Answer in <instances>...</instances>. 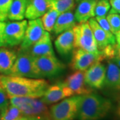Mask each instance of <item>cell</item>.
Returning <instances> with one entry per match:
<instances>
[{"label":"cell","instance_id":"cell-1","mask_svg":"<svg viewBox=\"0 0 120 120\" xmlns=\"http://www.w3.org/2000/svg\"><path fill=\"white\" fill-rule=\"evenodd\" d=\"M0 86L9 99L13 97L41 98L49 85L42 78L1 75Z\"/></svg>","mask_w":120,"mask_h":120},{"label":"cell","instance_id":"cell-2","mask_svg":"<svg viewBox=\"0 0 120 120\" xmlns=\"http://www.w3.org/2000/svg\"><path fill=\"white\" fill-rule=\"evenodd\" d=\"M112 101L100 95L90 93L81 95L77 118L79 120H101L109 114Z\"/></svg>","mask_w":120,"mask_h":120},{"label":"cell","instance_id":"cell-3","mask_svg":"<svg viewBox=\"0 0 120 120\" xmlns=\"http://www.w3.org/2000/svg\"><path fill=\"white\" fill-rule=\"evenodd\" d=\"M9 99V103L18 107L25 117L39 120H52L49 109L41 98L13 97Z\"/></svg>","mask_w":120,"mask_h":120},{"label":"cell","instance_id":"cell-4","mask_svg":"<svg viewBox=\"0 0 120 120\" xmlns=\"http://www.w3.org/2000/svg\"><path fill=\"white\" fill-rule=\"evenodd\" d=\"M81 95H73L64 99L51 106L49 113L52 120H74L77 117Z\"/></svg>","mask_w":120,"mask_h":120},{"label":"cell","instance_id":"cell-5","mask_svg":"<svg viewBox=\"0 0 120 120\" xmlns=\"http://www.w3.org/2000/svg\"><path fill=\"white\" fill-rule=\"evenodd\" d=\"M74 48L90 52H98V45L89 22L78 23L73 28Z\"/></svg>","mask_w":120,"mask_h":120},{"label":"cell","instance_id":"cell-6","mask_svg":"<svg viewBox=\"0 0 120 120\" xmlns=\"http://www.w3.org/2000/svg\"><path fill=\"white\" fill-rule=\"evenodd\" d=\"M34 62L38 78L55 77L65 69V65L55 55L36 57Z\"/></svg>","mask_w":120,"mask_h":120},{"label":"cell","instance_id":"cell-7","mask_svg":"<svg viewBox=\"0 0 120 120\" xmlns=\"http://www.w3.org/2000/svg\"><path fill=\"white\" fill-rule=\"evenodd\" d=\"M35 57L28 51H23L18 53L11 70V76L38 78L34 62Z\"/></svg>","mask_w":120,"mask_h":120},{"label":"cell","instance_id":"cell-8","mask_svg":"<svg viewBox=\"0 0 120 120\" xmlns=\"http://www.w3.org/2000/svg\"><path fill=\"white\" fill-rule=\"evenodd\" d=\"M104 59L101 51L90 52L82 49L75 48L71 63L73 71H86L97 62L102 61Z\"/></svg>","mask_w":120,"mask_h":120},{"label":"cell","instance_id":"cell-9","mask_svg":"<svg viewBox=\"0 0 120 120\" xmlns=\"http://www.w3.org/2000/svg\"><path fill=\"white\" fill-rule=\"evenodd\" d=\"M27 23L28 22L24 19L6 23L4 32L5 47H15L22 43Z\"/></svg>","mask_w":120,"mask_h":120},{"label":"cell","instance_id":"cell-10","mask_svg":"<svg viewBox=\"0 0 120 120\" xmlns=\"http://www.w3.org/2000/svg\"><path fill=\"white\" fill-rule=\"evenodd\" d=\"M45 32L41 18L31 19L28 22L26 32L22 43L19 52L28 51L33 45L38 41Z\"/></svg>","mask_w":120,"mask_h":120},{"label":"cell","instance_id":"cell-11","mask_svg":"<svg viewBox=\"0 0 120 120\" xmlns=\"http://www.w3.org/2000/svg\"><path fill=\"white\" fill-rule=\"evenodd\" d=\"M106 66L99 61L85 71L84 79L86 85L93 90H100L104 86Z\"/></svg>","mask_w":120,"mask_h":120},{"label":"cell","instance_id":"cell-12","mask_svg":"<svg viewBox=\"0 0 120 120\" xmlns=\"http://www.w3.org/2000/svg\"><path fill=\"white\" fill-rule=\"evenodd\" d=\"M73 95H75L73 91L65 86L64 82H59L49 86L41 99L47 105L56 103Z\"/></svg>","mask_w":120,"mask_h":120},{"label":"cell","instance_id":"cell-13","mask_svg":"<svg viewBox=\"0 0 120 120\" xmlns=\"http://www.w3.org/2000/svg\"><path fill=\"white\" fill-rule=\"evenodd\" d=\"M85 71H74L68 75L64 83L73 91L74 95H82L93 92V89L86 85L84 79Z\"/></svg>","mask_w":120,"mask_h":120},{"label":"cell","instance_id":"cell-14","mask_svg":"<svg viewBox=\"0 0 120 120\" xmlns=\"http://www.w3.org/2000/svg\"><path fill=\"white\" fill-rule=\"evenodd\" d=\"M52 0H28L25 17L31 20L40 18L52 8Z\"/></svg>","mask_w":120,"mask_h":120},{"label":"cell","instance_id":"cell-15","mask_svg":"<svg viewBox=\"0 0 120 120\" xmlns=\"http://www.w3.org/2000/svg\"><path fill=\"white\" fill-rule=\"evenodd\" d=\"M28 52L34 57L54 55L49 33L45 31L41 38L31 46Z\"/></svg>","mask_w":120,"mask_h":120},{"label":"cell","instance_id":"cell-16","mask_svg":"<svg viewBox=\"0 0 120 120\" xmlns=\"http://www.w3.org/2000/svg\"><path fill=\"white\" fill-rule=\"evenodd\" d=\"M90 27L93 31L95 39L96 41L99 51L103 49L108 45L116 44V38L109 37L107 33L101 27L94 17H91L88 20Z\"/></svg>","mask_w":120,"mask_h":120},{"label":"cell","instance_id":"cell-17","mask_svg":"<svg viewBox=\"0 0 120 120\" xmlns=\"http://www.w3.org/2000/svg\"><path fill=\"white\" fill-rule=\"evenodd\" d=\"M104 86L113 91H120V68L111 60L106 67Z\"/></svg>","mask_w":120,"mask_h":120},{"label":"cell","instance_id":"cell-18","mask_svg":"<svg viewBox=\"0 0 120 120\" xmlns=\"http://www.w3.org/2000/svg\"><path fill=\"white\" fill-rule=\"evenodd\" d=\"M57 52L62 56H67L74 48V34L73 29L68 30L58 35L55 41Z\"/></svg>","mask_w":120,"mask_h":120},{"label":"cell","instance_id":"cell-19","mask_svg":"<svg viewBox=\"0 0 120 120\" xmlns=\"http://www.w3.org/2000/svg\"><path fill=\"white\" fill-rule=\"evenodd\" d=\"M77 5L75 12V20L78 23L88 22L91 17H95V8L96 0H81Z\"/></svg>","mask_w":120,"mask_h":120},{"label":"cell","instance_id":"cell-20","mask_svg":"<svg viewBox=\"0 0 120 120\" xmlns=\"http://www.w3.org/2000/svg\"><path fill=\"white\" fill-rule=\"evenodd\" d=\"M76 25V20L72 11L61 13L57 17L53 32L56 35H59L65 31L73 29Z\"/></svg>","mask_w":120,"mask_h":120},{"label":"cell","instance_id":"cell-21","mask_svg":"<svg viewBox=\"0 0 120 120\" xmlns=\"http://www.w3.org/2000/svg\"><path fill=\"white\" fill-rule=\"evenodd\" d=\"M17 53L5 47H0V73L9 75L16 60Z\"/></svg>","mask_w":120,"mask_h":120},{"label":"cell","instance_id":"cell-22","mask_svg":"<svg viewBox=\"0 0 120 120\" xmlns=\"http://www.w3.org/2000/svg\"><path fill=\"white\" fill-rule=\"evenodd\" d=\"M28 0H13L9 9L8 19L11 21H21L25 17Z\"/></svg>","mask_w":120,"mask_h":120},{"label":"cell","instance_id":"cell-23","mask_svg":"<svg viewBox=\"0 0 120 120\" xmlns=\"http://www.w3.org/2000/svg\"><path fill=\"white\" fill-rule=\"evenodd\" d=\"M60 13L56 9L50 8L46 13L41 16V21L45 31L47 32H52L55 26L56 20Z\"/></svg>","mask_w":120,"mask_h":120},{"label":"cell","instance_id":"cell-24","mask_svg":"<svg viewBox=\"0 0 120 120\" xmlns=\"http://www.w3.org/2000/svg\"><path fill=\"white\" fill-rule=\"evenodd\" d=\"M23 116L21 110L18 107L9 104L8 107L1 113L0 120H19Z\"/></svg>","mask_w":120,"mask_h":120},{"label":"cell","instance_id":"cell-25","mask_svg":"<svg viewBox=\"0 0 120 120\" xmlns=\"http://www.w3.org/2000/svg\"><path fill=\"white\" fill-rule=\"evenodd\" d=\"M75 0H52V8L60 13L72 11L75 7Z\"/></svg>","mask_w":120,"mask_h":120},{"label":"cell","instance_id":"cell-26","mask_svg":"<svg viewBox=\"0 0 120 120\" xmlns=\"http://www.w3.org/2000/svg\"><path fill=\"white\" fill-rule=\"evenodd\" d=\"M110 9L109 0H98L95 8V16L106 17Z\"/></svg>","mask_w":120,"mask_h":120},{"label":"cell","instance_id":"cell-27","mask_svg":"<svg viewBox=\"0 0 120 120\" xmlns=\"http://www.w3.org/2000/svg\"><path fill=\"white\" fill-rule=\"evenodd\" d=\"M106 18L109 24L112 34L116 35L120 30V14L116 13H108Z\"/></svg>","mask_w":120,"mask_h":120},{"label":"cell","instance_id":"cell-28","mask_svg":"<svg viewBox=\"0 0 120 120\" xmlns=\"http://www.w3.org/2000/svg\"><path fill=\"white\" fill-rule=\"evenodd\" d=\"M13 0H0V22L7 20Z\"/></svg>","mask_w":120,"mask_h":120},{"label":"cell","instance_id":"cell-29","mask_svg":"<svg viewBox=\"0 0 120 120\" xmlns=\"http://www.w3.org/2000/svg\"><path fill=\"white\" fill-rule=\"evenodd\" d=\"M95 19L99 23V25L101 26V27L107 33V34L109 37H111L112 38H116L115 35L112 34L110 26H109V24L107 22L106 17H95Z\"/></svg>","mask_w":120,"mask_h":120},{"label":"cell","instance_id":"cell-30","mask_svg":"<svg viewBox=\"0 0 120 120\" xmlns=\"http://www.w3.org/2000/svg\"><path fill=\"white\" fill-rule=\"evenodd\" d=\"M9 105V99L5 91L0 86V113L3 112Z\"/></svg>","mask_w":120,"mask_h":120},{"label":"cell","instance_id":"cell-31","mask_svg":"<svg viewBox=\"0 0 120 120\" xmlns=\"http://www.w3.org/2000/svg\"><path fill=\"white\" fill-rule=\"evenodd\" d=\"M109 3L112 9H110L109 13L120 14V0H109Z\"/></svg>","mask_w":120,"mask_h":120},{"label":"cell","instance_id":"cell-32","mask_svg":"<svg viewBox=\"0 0 120 120\" xmlns=\"http://www.w3.org/2000/svg\"><path fill=\"white\" fill-rule=\"evenodd\" d=\"M6 23L5 22H0V47H5V27Z\"/></svg>","mask_w":120,"mask_h":120},{"label":"cell","instance_id":"cell-33","mask_svg":"<svg viewBox=\"0 0 120 120\" xmlns=\"http://www.w3.org/2000/svg\"><path fill=\"white\" fill-rule=\"evenodd\" d=\"M116 116H117V117L119 118L120 120V97L119 98V100L117 101V107H116Z\"/></svg>","mask_w":120,"mask_h":120},{"label":"cell","instance_id":"cell-34","mask_svg":"<svg viewBox=\"0 0 120 120\" xmlns=\"http://www.w3.org/2000/svg\"><path fill=\"white\" fill-rule=\"evenodd\" d=\"M115 37H116V44L120 47V30L115 35Z\"/></svg>","mask_w":120,"mask_h":120},{"label":"cell","instance_id":"cell-35","mask_svg":"<svg viewBox=\"0 0 120 120\" xmlns=\"http://www.w3.org/2000/svg\"><path fill=\"white\" fill-rule=\"evenodd\" d=\"M111 61H112L113 62H114L119 68H120V57H115Z\"/></svg>","mask_w":120,"mask_h":120},{"label":"cell","instance_id":"cell-36","mask_svg":"<svg viewBox=\"0 0 120 120\" xmlns=\"http://www.w3.org/2000/svg\"><path fill=\"white\" fill-rule=\"evenodd\" d=\"M28 120V118L27 117H25V116H23L22 118L20 120Z\"/></svg>","mask_w":120,"mask_h":120},{"label":"cell","instance_id":"cell-37","mask_svg":"<svg viewBox=\"0 0 120 120\" xmlns=\"http://www.w3.org/2000/svg\"><path fill=\"white\" fill-rule=\"evenodd\" d=\"M28 118V120H37V119H34V118H30V117H27Z\"/></svg>","mask_w":120,"mask_h":120},{"label":"cell","instance_id":"cell-38","mask_svg":"<svg viewBox=\"0 0 120 120\" xmlns=\"http://www.w3.org/2000/svg\"><path fill=\"white\" fill-rule=\"evenodd\" d=\"M75 1H76L77 2H79V1H81V0H75ZM96 1H98V0H96Z\"/></svg>","mask_w":120,"mask_h":120},{"label":"cell","instance_id":"cell-39","mask_svg":"<svg viewBox=\"0 0 120 120\" xmlns=\"http://www.w3.org/2000/svg\"></svg>","mask_w":120,"mask_h":120}]
</instances>
